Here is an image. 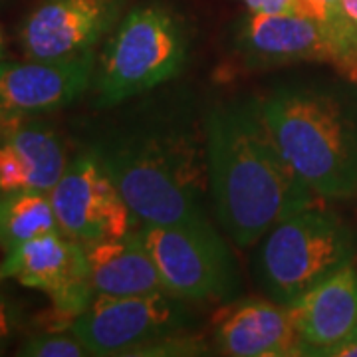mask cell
<instances>
[{
	"label": "cell",
	"mask_w": 357,
	"mask_h": 357,
	"mask_svg": "<svg viewBox=\"0 0 357 357\" xmlns=\"http://www.w3.org/2000/svg\"><path fill=\"white\" fill-rule=\"evenodd\" d=\"M206 165L218 222L248 248L274 225L319 197L286 161L260 102L234 103L206 117Z\"/></svg>",
	"instance_id": "6da1fadb"
},
{
	"label": "cell",
	"mask_w": 357,
	"mask_h": 357,
	"mask_svg": "<svg viewBox=\"0 0 357 357\" xmlns=\"http://www.w3.org/2000/svg\"><path fill=\"white\" fill-rule=\"evenodd\" d=\"M260 112L286 161L319 199L357 192V119L330 93L278 89Z\"/></svg>",
	"instance_id": "7a4b0ae2"
},
{
	"label": "cell",
	"mask_w": 357,
	"mask_h": 357,
	"mask_svg": "<svg viewBox=\"0 0 357 357\" xmlns=\"http://www.w3.org/2000/svg\"><path fill=\"white\" fill-rule=\"evenodd\" d=\"M255 278L268 300L292 306L312 288L356 260V236L337 215L307 206L258 241Z\"/></svg>",
	"instance_id": "3957f363"
},
{
	"label": "cell",
	"mask_w": 357,
	"mask_h": 357,
	"mask_svg": "<svg viewBox=\"0 0 357 357\" xmlns=\"http://www.w3.org/2000/svg\"><path fill=\"white\" fill-rule=\"evenodd\" d=\"M189 38L181 20L161 4L129 10L96 62L93 88L102 105H117L175 77L187 64Z\"/></svg>",
	"instance_id": "277c9868"
},
{
	"label": "cell",
	"mask_w": 357,
	"mask_h": 357,
	"mask_svg": "<svg viewBox=\"0 0 357 357\" xmlns=\"http://www.w3.org/2000/svg\"><path fill=\"white\" fill-rule=\"evenodd\" d=\"M139 227H165L204 218L189 161L159 141L119 145L98 153Z\"/></svg>",
	"instance_id": "5b68a950"
},
{
	"label": "cell",
	"mask_w": 357,
	"mask_h": 357,
	"mask_svg": "<svg viewBox=\"0 0 357 357\" xmlns=\"http://www.w3.org/2000/svg\"><path fill=\"white\" fill-rule=\"evenodd\" d=\"M139 230L167 294L185 302L232 300L236 296L234 258L206 218Z\"/></svg>",
	"instance_id": "8992f818"
},
{
	"label": "cell",
	"mask_w": 357,
	"mask_h": 357,
	"mask_svg": "<svg viewBox=\"0 0 357 357\" xmlns=\"http://www.w3.org/2000/svg\"><path fill=\"white\" fill-rule=\"evenodd\" d=\"M191 324L185 300L167 292L143 296L96 294L68 326L89 356H135L141 347L181 333Z\"/></svg>",
	"instance_id": "52a82bcc"
},
{
	"label": "cell",
	"mask_w": 357,
	"mask_h": 357,
	"mask_svg": "<svg viewBox=\"0 0 357 357\" xmlns=\"http://www.w3.org/2000/svg\"><path fill=\"white\" fill-rule=\"evenodd\" d=\"M48 195L60 230L82 244L139 229V220L98 153H84L70 161Z\"/></svg>",
	"instance_id": "ba28073f"
},
{
	"label": "cell",
	"mask_w": 357,
	"mask_h": 357,
	"mask_svg": "<svg viewBox=\"0 0 357 357\" xmlns=\"http://www.w3.org/2000/svg\"><path fill=\"white\" fill-rule=\"evenodd\" d=\"M0 280H16L46 294L54 310L72 319L96 296L86 246L62 230L8 250L0 262Z\"/></svg>",
	"instance_id": "9c48e42d"
},
{
	"label": "cell",
	"mask_w": 357,
	"mask_h": 357,
	"mask_svg": "<svg viewBox=\"0 0 357 357\" xmlns=\"http://www.w3.org/2000/svg\"><path fill=\"white\" fill-rule=\"evenodd\" d=\"M96 52L66 60H0V119L16 123L74 103L93 84Z\"/></svg>",
	"instance_id": "30bf717a"
},
{
	"label": "cell",
	"mask_w": 357,
	"mask_h": 357,
	"mask_svg": "<svg viewBox=\"0 0 357 357\" xmlns=\"http://www.w3.org/2000/svg\"><path fill=\"white\" fill-rule=\"evenodd\" d=\"M126 0H42L20 26L26 58L66 60L93 52L114 30Z\"/></svg>",
	"instance_id": "8fae6325"
},
{
	"label": "cell",
	"mask_w": 357,
	"mask_h": 357,
	"mask_svg": "<svg viewBox=\"0 0 357 357\" xmlns=\"http://www.w3.org/2000/svg\"><path fill=\"white\" fill-rule=\"evenodd\" d=\"M215 347L230 357L304 356L290 306L272 300H248L225 310L215 328Z\"/></svg>",
	"instance_id": "7c38bea8"
},
{
	"label": "cell",
	"mask_w": 357,
	"mask_h": 357,
	"mask_svg": "<svg viewBox=\"0 0 357 357\" xmlns=\"http://www.w3.org/2000/svg\"><path fill=\"white\" fill-rule=\"evenodd\" d=\"M238 52L252 66L321 62L337 66L324 30L304 14H252L238 30Z\"/></svg>",
	"instance_id": "4fadbf2b"
},
{
	"label": "cell",
	"mask_w": 357,
	"mask_h": 357,
	"mask_svg": "<svg viewBox=\"0 0 357 357\" xmlns=\"http://www.w3.org/2000/svg\"><path fill=\"white\" fill-rule=\"evenodd\" d=\"M60 135L42 121H16L0 139V197L50 192L68 167Z\"/></svg>",
	"instance_id": "5bb4252c"
},
{
	"label": "cell",
	"mask_w": 357,
	"mask_h": 357,
	"mask_svg": "<svg viewBox=\"0 0 357 357\" xmlns=\"http://www.w3.org/2000/svg\"><path fill=\"white\" fill-rule=\"evenodd\" d=\"M304 356H319L357 326V270L347 264L312 288L292 306Z\"/></svg>",
	"instance_id": "9a60e30c"
},
{
	"label": "cell",
	"mask_w": 357,
	"mask_h": 357,
	"mask_svg": "<svg viewBox=\"0 0 357 357\" xmlns=\"http://www.w3.org/2000/svg\"><path fill=\"white\" fill-rule=\"evenodd\" d=\"M91 284L103 296H143L165 292L147 244L135 229L123 236H109L84 244Z\"/></svg>",
	"instance_id": "2e32d148"
},
{
	"label": "cell",
	"mask_w": 357,
	"mask_h": 357,
	"mask_svg": "<svg viewBox=\"0 0 357 357\" xmlns=\"http://www.w3.org/2000/svg\"><path fill=\"white\" fill-rule=\"evenodd\" d=\"M58 230L60 225L48 192H10L0 197V248L4 252Z\"/></svg>",
	"instance_id": "e0dca14e"
},
{
	"label": "cell",
	"mask_w": 357,
	"mask_h": 357,
	"mask_svg": "<svg viewBox=\"0 0 357 357\" xmlns=\"http://www.w3.org/2000/svg\"><path fill=\"white\" fill-rule=\"evenodd\" d=\"M298 13L324 30L337 58L335 68L357 82V30L347 18L344 0H298Z\"/></svg>",
	"instance_id": "ac0fdd59"
},
{
	"label": "cell",
	"mask_w": 357,
	"mask_h": 357,
	"mask_svg": "<svg viewBox=\"0 0 357 357\" xmlns=\"http://www.w3.org/2000/svg\"><path fill=\"white\" fill-rule=\"evenodd\" d=\"M18 356L24 357H86L89 356L88 347L77 340L74 332L60 330V332H44L28 337Z\"/></svg>",
	"instance_id": "d6986e66"
},
{
	"label": "cell",
	"mask_w": 357,
	"mask_h": 357,
	"mask_svg": "<svg viewBox=\"0 0 357 357\" xmlns=\"http://www.w3.org/2000/svg\"><path fill=\"white\" fill-rule=\"evenodd\" d=\"M252 14H294L298 0H243Z\"/></svg>",
	"instance_id": "ffe728a7"
},
{
	"label": "cell",
	"mask_w": 357,
	"mask_h": 357,
	"mask_svg": "<svg viewBox=\"0 0 357 357\" xmlns=\"http://www.w3.org/2000/svg\"><path fill=\"white\" fill-rule=\"evenodd\" d=\"M14 335V314L8 300L0 292V351L6 347V344Z\"/></svg>",
	"instance_id": "44dd1931"
},
{
	"label": "cell",
	"mask_w": 357,
	"mask_h": 357,
	"mask_svg": "<svg viewBox=\"0 0 357 357\" xmlns=\"http://www.w3.org/2000/svg\"><path fill=\"white\" fill-rule=\"evenodd\" d=\"M321 357H357V326L351 332L345 335L344 340H340L337 344H333L332 347L324 349Z\"/></svg>",
	"instance_id": "7402d4cb"
},
{
	"label": "cell",
	"mask_w": 357,
	"mask_h": 357,
	"mask_svg": "<svg viewBox=\"0 0 357 357\" xmlns=\"http://www.w3.org/2000/svg\"><path fill=\"white\" fill-rule=\"evenodd\" d=\"M345 13H347V18L351 20V24L356 26L357 30V0H344Z\"/></svg>",
	"instance_id": "603a6c76"
},
{
	"label": "cell",
	"mask_w": 357,
	"mask_h": 357,
	"mask_svg": "<svg viewBox=\"0 0 357 357\" xmlns=\"http://www.w3.org/2000/svg\"><path fill=\"white\" fill-rule=\"evenodd\" d=\"M6 58V44H4V36H2V30H0V60Z\"/></svg>",
	"instance_id": "cb8c5ba5"
}]
</instances>
